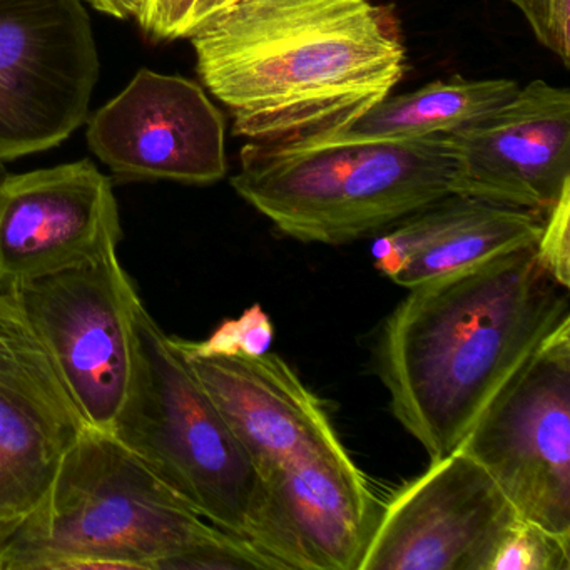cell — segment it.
I'll return each mask as SVG.
<instances>
[{
  "label": "cell",
  "instance_id": "obj_1",
  "mask_svg": "<svg viewBox=\"0 0 570 570\" xmlns=\"http://www.w3.org/2000/svg\"><path fill=\"white\" fill-rule=\"evenodd\" d=\"M199 79L252 141L345 128L406 69L399 21L372 0H238L189 38Z\"/></svg>",
  "mask_w": 570,
  "mask_h": 570
},
{
  "label": "cell",
  "instance_id": "obj_2",
  "mask_svg": "<svg viewBox=\"0 0 570 570\" xmlns=\"http://www.w3.org/2000/svg\"><path fill=\"white\" fill-rule=\"evenodd\" d=\"M376 342L393 415L430 460L460 449L513 373L570 316L567 289L519 249L409 288Z\"/></svg>",
  "mask_w": 570,
  "mask_h": 570
},
{
  "label": "cell",
  "instance_id": "obj_3",
  "mask_svg": "<svg viewBox=\"0 0 570 570\" xmlns=\"http://www.w3.org/2000/svg\"><path fill=\"white\" fill-rule=\"evenodd\" d=\"M101 556L126 570L269 569L246 540L203 519L118 436L82 430L62 449L45 502L0 552V570H56Z\"/></svg>",
  "mask_w": 570,
  "mask_h": 570
},
{
  "label": "cell",
  "instance_id": "obj_4",
  "mask_svg": "<svg viewBox=\"0 0 570 570\" xmlns=\"http://www.w3.org/2000/svg\"><path fill=\"white\" fill-rule=\"evenodd\" d=\"M449 135L405 141H252L232 186L283 235L346 245L452 195Z\"/></svg>",
  "mask_w": 570,
  "mask_h": 570
},
{
  "label": "cell",
  "instance_id": "obj_5",
  "mask_svg": "<svg viewBox=\"0 0 570 570\" xmlns=\"http://www.w3.org/2000/svg\"><path fill=\"white\" fill-rule=\"evenodd\" d=\"M138 330L141 385L116 436L203 519L249 543L259 492L252 459L146 306Z\"/></svg>",
  "mask_w": 570,
  "mask_h": 570
},
{
  "label": "cell",
  "instance_id": "obj_6",
  "mask_svg": "<svg viewBox=\"0 0 570 570\" xmlns=\"http://www.w3.org/2000/svg\"><path fill=\"white\" fill-rule=\"evenodd\" d=\"M119 246L16 295L86 425L116 436L141 385L142 303Z\"/></svg>",
  "mask_w": 570,
  "mask_h": 570
},
{
  "label": "cell",
  "instance_id": "obj_7",
  "mask_svg": "<svg viewBox=\"0 0 570 570\" xmlns=\"http://www.w3.org/2000/svg\"><path fill=\"white\" fill-rule=\"evenodd\" d=\"M460 450L522 519L570 540V316L493 396Z\"/></svg>",
  "mask_w": 570,
  "mask_h": 570
},
{
  "label": "cell",
  "instance_id": "obj_8",
  "mask_svg": "<svg viewBox=\"0 0 570 570\" xmlns=\"http://www.w3.org/2000/svg\"><path fill=\"white\" fill-rule=\"evenodd\" d=\"M98 78L81 0H0V161L71 138L88 121Z\"/></svg>",
  "mask_w": 570,
  "mask_h": 570
},
{
  "label": "cell",
  "instance_id": "obj_9",
  "mask_svg": "<svg viewBox=\"0 0 570 570\" xmlns=\"http://www.w3.org/2000/svg\"><path fill=\"white\" fill-rule=\"evenodd\" d=\"M519 517L492 476L455 450L383 507L360 570H489Z\"/></svg>",
  "mask_w": 570,
  "mask_h": 570
},
{
  "label": "cell",
  "instance_id": "obj_10",
  "mask_svg": "<svg viewBox=\"0 0 570 570\" xmlns=\"http://www.w3.org/2000/svg\"><path fill=\"white\" fill-rule=\"evenodd\" d=\"M379 512L343 443L259 475L249 543L275 570H360Z\"/></svg>",
  "mask_w": 570,
  "mask_h": 570
},
{
  "label": "cell",
  "instance_id": "obj_11",
  "mask_svg": "<svg viewBox=\"0 0 570 570\" xmlns=\"http://www.w3.org/2000/svg\"><path fill=\"white\" fill-rule=\"evenodd\" d=\"M121 239L111 179L89 159L0 181V295L89 265Z\"/></svg>",
  "mask_w": 570,
  "mask_h": 570
},
{
  "label": "cell",
  "instance_id": "obj_12",
  "mask_svg": "<svg viewBox=\"0 0 570 570\" xmlns=\"http://www.w3.org/2000/svg\"><path fill=\"white\" fill-rule=\"evenodd\" d=\"M225 129L202 86L141 69L89 119L86 138L118 179L212 185L228 171Z\"/></svg>",
  "mask_w": 570,
  "mask_h": 570
},
{
  "label": "cell",
  "instance_id": "obj_13",
  "mask_svg": "<svg viewBox=\"0 0 570 570\" xmlns=\"http://www.w3.org/2000/svg\"><path fill=\"white\" fill-rule=\"evenodd\" d=\"M452 195L547 215L570 189V91L520 86L492 115L449 135Z\"/></svg>",
  "mask_w": 570,
  "mask_h": 570
},
{
  "label": "cell",
  "instance_id": "obj_14",
  "mask_svg": "<svg viewBox=\"0 0 570 570\" xmlns=\"http://www.w3.org/2000/svg\"><path fill=\"white\" fill-rule=\"evenodd\" d=\"M185 360L258 475L342 443L318 396L278 355Z\"/></svg>",
  "mask_w": 570,
  "mask_h": 570
},
{
  "label": "cell",
  "instance_id": "obj_15",
  "mask_svg": "<svg viewBox=\"0 0 570 570\" xmlns=\"http://www.w3.org/2000/svg\"><path fill=\"white\" fill-rule=\"evenodd\" d=\"M546 215L449 195L375 239L373 265L403 288L535 248Z\"/></svg>",
  "mask_w": 570,
  "mask_h": 570
},
{
  "label": "cell",
  "instance_id": "obj_16",
  "mask_svg": "<svg viewBox=\"0 0 570 570\" xmlns=\"http://www.w3.org/2000/svg\"><path fill=\"white\" fill-rule=\"evenodd\" d=\"M513 79H465L455 76L433 81L416 91L386 96L345 128L306 138L309 142L405 141L450 135L465 128L515 98Z\"/></svg>",
  "mask_w": 570,
  "mask_h": 570
},
{
  "label": "cell",
  "instance_id": "obj_17",
  "mask_svg": "<svg viewBox=\"0 0 570 570\" xmlns=\"http://www.w3.org/2000/svg\"><path fill=\"white\" fill-rule=\"evenodd\" d=\"M0 395L31 413L62 446L88 429L16 295H0Z\"/></svg>",
  "mask_w": 570,
  "mask_h": 570
},
{
  "label": "cell",
  "instance_id": "obj_18",
  "mask_svg": "<svg viewBox=\"0 0 570 570\" xmlns=\"http://www.w3.org/2000/svg\"><path fill=\"white\" fill-rule=\"evenodd\" d=\"M65 446L0 395V515L26 519L48 497Z\"/></svg>",
  "mask_w": 570,
  "mask_h": 570
},
{
  "label": "cell",
  "instance_id": "obj_19",
  "mask_svg": "<svg viewBox=\"0 0 570 570\" xmlns=\"http://www.w3.org/2000/svg\"><path fill=\"white\" fill-rule=\"evenodd\" d=\"M272 320L262 305L246 308L238 318L223 322L208 338L203 342L173 336L176 348L185 356L193 358H213V356H259L269 352L272 346Z\"/></svg>",
  "mask_w": 570,
  "mask_h": 570
},
{
  "label": "cell",
  "instance_id": "obj_20",
  "mask_svg": "<svg viewBox=\"0 0 570 570\" xmlns=\"http://www.w3.org/2000/svg\"><path fill=\"white\" fill-rule=\"evenodd\" d=\"M489 570H570V540L519 517L497 547Z\"/></svg>",
  "mask_w": 570,
  "mask_h": 570
},
{
  "label": "cell",
  "instance_id": "obj_21",
  "mask_svg": "<svg viewBox=\"0 0 570 570\" xmlns=\"http://www.w3.org/2000/svg\"><path fill=\"white\" fill-rule=\"evenodd\" d=\"M537 262L547 275L569 289L570 285V189L563 191L559 202L550 208L543 219L542 233L535 248Z\"/></svg>",
  "mask_w": 570,
  "mask_h": 570
},
{
  "label": "cell",
  "instance_id": "obj_22",
  "mask_svg": "<svg viewBox=\"0 0 570 570\" xmlns=\"http://www.w3.org/2000/svg\"><path fill=\"white\" fill-rule=\"evenodd\" d=\"M515 6L537 41L570 66V0H507Z\"/></svg>",
  "mask_w": 570,
  "mask_h": 570
},
{
  "label": "cell",
  "instance_id": "obj_23",
  "mask_svg": "<svg viewBox=\"0 0 570 570\" xmlns=\"http://www.w3.org/2000/svg\"><path fill=\"white\" fill-rule=\"evenodd\" d=\"M195 0H148L138 16L139 28L155 41L183 39L186 19Z\"/></svg>",
  "mask_w": 570,
  "mask_h": 570
},
{
  "label": "cell",
  "instance_id": "obj_24",
  "mask_svg": "<svg viewBox=\"0 0 570 570\" xmlns=\"http://www.w3.org/2000/svg\"><path fill=\"white\" fill-rule=\"evenodd\" d=\"M96 11L115 19H138L148 0H86Z\"/></svg>",
  "mask_w": 570,
  "mask_h": 570
},
{
  "label": "cell",
  "instance_id": "obj_25",
  "mask_svg": "<svg viewBox=\"0 0 570 570\" xmlns=\"http://www.w3.org/2000/svg\"><path fill=\"white\" fill-rule=\"evenodd\" d=\"M24 519H11V517L0 515V552L8 546L11 537L14 535L16 530Z\"/></svg>",
  "mask_w": 570,
  "mask_h": 570
},
{
  "label": "cell",
  "instance_id": "obj_26",
  "mask_svg": "<svg viewBox=\"0 0 570 570\" xmlns=\"http://www.w3.org/2000/svg\"><path fill=\"white\" fill-rule=\"evenodd\" d=\"M8 176V169H6L4 163L0 161V181Z\"/></svg>",
  "mask_w": 570,
  "mask_h": 570
}]
</instances>
